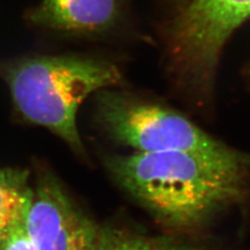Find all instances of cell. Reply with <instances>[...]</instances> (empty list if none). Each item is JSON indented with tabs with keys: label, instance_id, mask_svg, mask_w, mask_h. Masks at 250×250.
<instances>
[{
	"label": "cell",
	"instance_id": "1",
	"mask_svg": "<svg viewBox=\"0 0 250 250\" xmlns=\"http://www.w3.org/2000/svg\"><path fill=\"white\" fill-rule=\"evenodd\" d=\"M105 165L118 186L168 234L197 236L250 196V154L194 151L111 155Z\"/></svg>",
	"mask_w": 250,
	"mask_h": 250
},
{
	"label": "cell",
	"instance_id": "2",
	"mask_svg": "<svg viewBox=\"0 0 250 250\" xmlns=\"http://www.w3.org/2000/svg\"><path fill=\"white\" fill-rule=\"evenodd\" d=\"M0 75L24 119L47 128L79 154L84 152L76 125L81 104L122 82L113 63L76 56L18 59L2 63Z\"/></svg>",
	"mask_w": 250,
	"mask_h": 250
},
{
	"label": "cell",
	"instance_id": "3",
	"mask_svg": "<svg viewBox=\"0 0 250 250\" xmlns=\"http://www.w3.org/2000/svg\"><path fill=\"white\" fill-rule=\"evenodd\" d=\"M96 117L110 138L138 152L235 150L171 108L108 88L99 91Z\"/></svg>",
	"mask_w": 250,
	"mask_h": 250
},
{
	"label": "cell",
	"instance_id": "4",
	"mask_svg": "<svg viewBox=\"0 0 250 250\" xmlns=\"http://www.w3.org/2000/svg\"><path fill=\"white\" fill-rule=\"evenodd\" d=\"M33 250H98L100 226L80 208L49 170L38 173L24 222Z\"/></svg>",
	"mask_w": 250,
	"mask_h": 250
},
{
	"label": "cell",
	"instance_id": "5",
	"mask_svg": "<svg viewBox=\"0 0 250 250\" xmlns=\"http://www.w3.org/2000/svg\"><path fill=\"white\" fill-rule=\"evenodd\" d=\"M250 18V0H187L167 31L180 53L202 63L220 61L233 32Z\"/></svg>",
	"mask_w": 250,
	"mask_h": 250
},
{
	"label": "cell",
	"instance_id": "6",
	"mask_svg": "<svg viewBox=\"0 0 250 250\" xmlns=\"http://www.w3.org/2000/svg\"><path fill=\"white\" fill-rule=\"evenodd\" d=\"M122 9V0H41L27 20L62 34L97 35L115 26Z\"/></svg>",
	"mask_w": 250,
	"mask_h": 250
},
{
	"label": "cell",
	"instance_id": "7",
	"mask_svg": "<svg viewBox=\"0 0 250 250\" xmlns=\"http://www.w3.org/2000/svg\"><path fill=\"white\" fill-rule=\"evenodd\" d=\"M32 198L28 170L0 168V250L11 232L24 224Z\"/></svg>",
	"mask_w": 250,
	"mask_h": 250
},
{
	"label": "cell",
	"instance_id": "8",
	"mask_svg": "<svg viewBox=\"0 0 250 250\" xmlns=\"http://www.w3.org/2000/svg\"><path fill=\"white\" fill-rule=\"evenodd\" d=\"M98 250H158L157 238L125 224L100 227Z\"/></svg>",
	"mask_w": 250,
	"mask_h": 250
},
{
	"label": "cell",
	"instance_id": "9",
	"mask_svg": "<svg viewBox=\"0 0 250 250\" xmlns=\"http://www.w3.org/2000/svg\"><path fill=\"white\" fill-rule=\"evenodd\" d=\"M196 236L166 234L157 237L158 250H220L209 245L197 241Z\"/></svg>",
	"mask_w": 250,
	"mask_h": 250
},
{
	"label": "cell",
	"instance_id": "10",
	"mask_svg": "<svg viewBox=\"0 0 250 250\" xmlns=\"http://www.w3.org/2000/svg\"><path fill=\"white\" fill-rule=\"evenodd\" d=\"M3 250H33L24 230V224H20L11 232Z\"/></svg>",
	"mask_w": 250,
	"mask_h": 250
}]
</instances>
